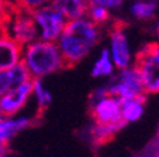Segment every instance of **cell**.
<instances>
[{
    "mask_svg": "<svg viewBox=\"0 0 159 157\" xmlns=\"http://www.w3.org/2000/svg\"><path fill=\"white\" fill-rule=\"evenodd\" d=\"M88 2L89 4H99V6H104L109 10H114L118 9L125 0H88Z\"/></svg>",
    "mask_w": 159,
    "mask_h": 157,
    "instance_id": "obj_21",
    "label": "cell"
},
{
    "mask_svg": "<svg viewBox=\"0 0 159 157\" xmlns=\"http://www.w3.org/2000/svg\"><path fill=\"white\" fill-rule=\"evenodd\" d=\"M125 126V123H97L91 126V139L95 144H104L109 142L111 139Z\"/></svg>",
    "mask_w": 159,
    "mask_h": 157,
    "instance_id": "obj_13",
    "label": "cell"
},
{
    "mask_svg": "<svg viewBox=\"0 0 159 157\" xmlns=\"http://www.w3.org/2000/svg\"><path fill=\"white\" fill-rule=\"evenodd\" d=\"M31 14L39 30V38L48 41H56L68 21L66 14L53 3L33 10Z\"/></svg>",
    "mask_w": 159,
    "mask_h": 157,
    "instance_id": "obj_6",
    "label": "cell"
},
{
    "mask_svg": "<svg viewBox=\"0 0 159 157\" xmlns=\"http://www.w3.org/2000/svg\"><path fill=\"white\" fill-rule=\"evenodd\" d=\"M23 46L10 38L6 34H0V71L9 69L21 61Z\"/></svg>",
    "mask_w": 159,
    "mask_h": 157,
    "instance_id": "obj_10",
    "label": "cell"
},
{
    "mask_svg": "<svg viewBox=\"0 0 159 157\" xmlns=\"http://www.w3.org/2000/svg\"><path fill=\"white\" fill-rule=\"evenodd\" d=\"M119 101H121V116L125 123H134L142 118L143 111H145L146 95L129 99H119Z\"/></svg>",
    "mask_w": 159,
    "mask_h": 157,
    "instance_id": "obj_12",
    "label": "cell"
},
{
    "mask_svg": "<svg viewBox=\"0 0 159 157\" xmlns=\"http://www.w3.org/2000/svg\"><path fill=\"white\" fill-rule=\"evenodd\" d=\"M156 0H134L129 10L136 20H151L156 13Z\"/></svg>",
    "mask_w": 159,
    "mask_h": 157,
    "instance_id": "obj_16",
    "label": "cell"
},
{
    "mask_svg": "<svg viewBox=\"0 0 159 157\" xmlns=\"http://www.w3.org/2000/svg\"><path fill=\"white\" fill-rule=\"evenodd\" d=\"M2 119H3V115H2V112H0V120H2Z\"/></svg>",
    "mask_w": 159,
    "mask_h": 157,
    "instance_id": "obj_24",
    "label": "cell"
},
{
    "mask_svg": "<svg viewBox=\"0 0 159 157\" xmlns=\"http://www.w3.org/2000/svg\"><path fill=\"white\" fill-rule=\"evenodd\" d=\"M134 65L139 71L146 95L159 94V44H146L138 52Z\"/></svg>",
    "mask_w": 159,
    "mask_h": 157,
    "instance_id": "obj_4",
    "label": "cell"
},
{
    "mask_svg": "<svg viewBox=\"0 0 159 157\" xmlns=\"http://www.w3.org/2000/svg\"><path fill=\"white\" fill-rule=\"evenodd\" d=\"M89 111L97 123H125L121 116V101L109 94L91 99Z\"/></svg>",
    "mask_w": 159,
    "mask_h": 157,
    "instance_id": "obj_8",
    "label": "cell"
},
{
    "mask_svg": "<svg viewBox=\"0 0 159 157\" xmlns=\"http://www.w3.org/2000/svg\"><path fill=\"white\" fill-rule=\"evenodd\" d=\"M31 91H33V85L30 79L21 85L10 88L6 94L0 96V112L3 115V118H10L19 113L26 106L31 95Z\"/></svg>",
    "mask_w": 159,
    "mask_h": 157,
    "instance_id": "obj_9",
    "label": "cell"
},
{
    "mask_svg": "<svg viewBox=\"0 0 159 157\" xmlns=\"http://www.w3.org/2000/svg\"><path fill=\"white\" fill-rule=\"evenodd\" d=\"M3 34L9 36L20 46H27L39 38V30L34 23L33 14L29 10L11 6L4 23L2 24Z\"/></svg>",
    "mask_w": 159,
    "mask_h": 157,
    "instance_id": "obj_3",
    "label": "cell"
},
{
    "mask_svg": "<svg viewBox=\"0 0 159 157\" xmlns=\"http://www.w3.org/2000/svg\"><path fill=\"white\" fill-rule=\"evenodd\" d=\"M109 55L116 69H122L134 64L132 50L125 30L121 24H115L109 31Z\"/></svg>",
    "mask_w": 159,
    "mask_h": 157,
    "instance_id": "obj_7",
    "label": "cell"
},
{
    "mask_svg": "<svg viewBox=\"0 0 159 157\" xmlns=\"http://www.w3.org/2000/svg\"><path fill=\"white\" fill-rule=\"evenodd\" d=\"M101 37L99 24L94 23L87 16L68 19L61 34L56 40L64 57L67 68L81 62L98 44Z\"/></svg>",
    "mask_w": 159,
    "mask_h": 157,
    "instance_id": "obj_1",
    "label": "cell"
},
{
    "mask_svg": "<svg viewBox=\"0 0 159 157\" xmlns=\"http://www.w3.org/2000/svg\"><path fill=\"white\" fill-rule=\"evenodd\" d=\"M158 38H159V28H158Z\"/></svg>",
    "mask_w": 159,
    "mask_h": 157,
    "instance_id": "obj_26",
    "label": "cell"
},
{
    "mask_svg": "<svg viewBox=\"0 0 159 157\" xmlns=\"http://www.w3.org/2000/svg\"><path fill=\"white\" fill-rule=\"evenodd\" d=\"M10 88H14L10 71L9 69H3V71H0V96L6 94Z\"/></svg>",
    "mask_w": 159,
    "mask_h": 157,
    "instance_id": "obj_20",
    "label": "cell"
},
{
    "mask_svg": "<svg viewBox=\"0 0 159 157\" xmlns=\"http://www.w3.org/2000/svg\"><path fill=\"white\" fill-rule=\"evenodd\" d=\"M107 92L119 99H129L146 95L139 71L135 65L118 69V74L112 75L111 81L105 85Z\"/></svg>",
    "mask_w": 159,
    "mask_h": 157,
    "instance_id": "obj_5",
    "label": "cell"
},
{
    "mask_svg": "<svg viewBox=\"0 0 159 157\" xmlns=\"http://www.w3.org/2000/svg\"><path fill=\"white\" fill-rule=\"evenodd\" d=\"M51 3L56 7H58L67 16V19L85 16L89 6L88 0H53Z\"/></svg>",
    "mask_w": 159,
    "mask_h": 157,
    "instance_id": "obj_14",
    "label": "cell"
},
{
    "mask_svg": "<svg viewBox=\"0 0 159 157\" xmlns=\"http://www.w3.org/2000/svg\"><path fill=\"white\" fill-rule=\"evenodd\" d=\"M10 153V144L9 142H0V157L7 156Z\"/></svg>",
    "mask_w": 159,
    "mask_h": 157,
    "instance_id": "obj_23",
    "label": "cell"
},
{
    "mask_svg": "<svg viewBox=\"0 0 159 157\" xmlns=\"http://www.w3.org/2000/svg\"><path fill=\"white\" fill-rule=\"evenodd\" d=\"M85 16L93 20L94 23L102 26V24L108 23L111 19V10L104 6H99V4H89Z\"/></svg>",
    "mask_w": 159,
    "mask_h": 157,
    "instance_id": "obj_18",
    "label": "cell"
},
{
    "mask_svg": "<svg viewBox=\"0 0 159 157\" xmlns=\"http://www.w3.org/2000/svg\"><path fill=\"white\" fill-rule=\"evenodd\" d=\"M14 6L20 7V9L29 10V11H33V10L39 9L41 6H46V4L51 3L53 0H10Z\"/></svg>",
    "mask_w": 159,
    "mask_h": 157,
    "instance_id": "obj_19",
    "label": "cell"
},
{
    "mask_svg": "<svg viewBox=\"0 0 159 157\" xmlns=\"http://www.w3.org/2000/svg\"><path fill=\"white\" fill-rule=\"evenodd\" d=\"M33 124V120L29 118H14V116H10V118H3L0 120V142H9L19 134L20 132H23L24 129L30 128Z\"/></svg>",
    "mask_w": 159,
    "mask_h": 157,
    "instance_id": "obj_11",
    "label": "cell"
},
{
    "mask_svg": "<svg viewBox=\"0 0 159 157\" xmlns=\"http://www.w3.org/2000/svg\"><path fill=\"white\" fill-rule=\"evenodd\" d=\"M11 6H13V3L10 0H0V27L4 23V20H6Z\"/></svg>",
    "mask_w": 159,
    "mask_h": 157,
    "instance_id": "obj_22",
    "label": "cell"
},
{
    "mask_svg": "<svg viewBox=\"0 0 159 157\" xmlns=\"http://www.w3.org/2000/svg\"><path fill=\"white\" fill-rule=\"evenodd\" d=\"M115 65H114L111 55H109L108 48H102L99 52L97 61L94 62L93 69H91V75L94 78H108L115 74Z\"/></svg>",
    "mask_w": 159,
    "mask_h": 157,
    "instance_id": "obj_15",
    "label": "cell"
},
{
    "mask_svg": "<svg viewBox=\"0 0 159 157\" xmlns=\"http://www.w3.org/2000/svg\"><path fill=\"white\" fill-rule=\"evenodd\" d=\"M31 85H33V91L31 95L36 96L37 103H39V113H43L53 101V96L50 94V91L44 86L43 78H31Z\"/></svg>",
    "mask_w": 159,
    "mask_h": 157,
    "instance_id": "obj_17",
    "label": "cell"
},
{
    "mask_svg": "<svg viewBox=\"0 0 159 157\" xmlns=\"http://www.w3.org/2000/svg\"><path fill=\"white\" fill-rule=\"evenodd\" d=\"M0 34H3V30H2V27H0Z\"/></svg>",
    "mask_w": 159,
    "mask_h": 157,
    "instance_id": "obj_25",
    "label": "cell"
},
{
    "mask_svg": "<svg viewBox=\"0 0 159 157\" xmlns=\"http://www.w3.org/2000/svg\"><path fill=\"white\" fill-rule=\"evenodd\" d=\"M21 62L31 78H44L67 68L56 41L37 38L23 47Z\"/></svg>",
    "mask_w": 159,
    "mask_h": 157,
    "instance_id": "obj_2",
    "label": "cell"
}]
</instances>
